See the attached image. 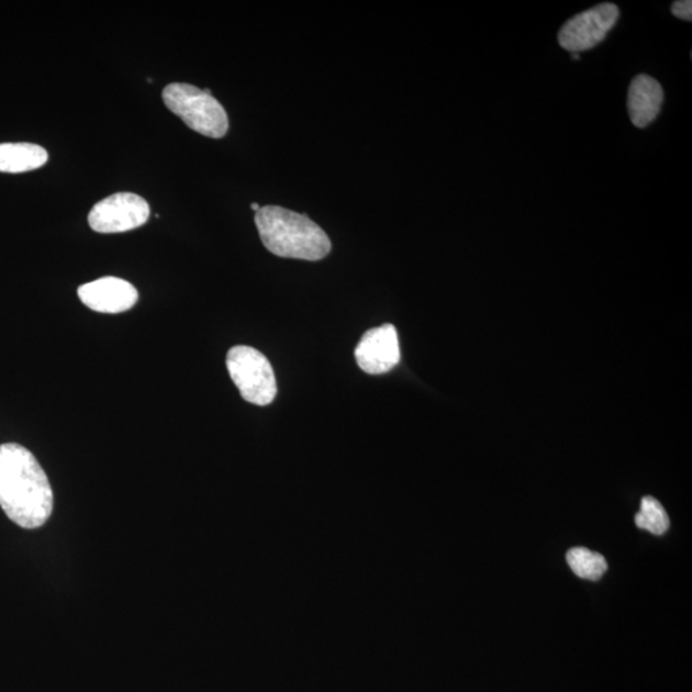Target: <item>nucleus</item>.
<instances>
[{"label":"nucleus","instance_id":"ddd939ff","mask_svg":"<svg viewBox=\"0 0 692 692\" xmlns=\"http://www.w3.org/2000/svg\"><path fill=\"white\" fill-rule=\"evenodd\" d=\"M672 13L674 18L681 19L683 21L692 20V2L691 0H679V2H674L672 4Z\"/></svg>","mask_w":692,"mask_h":692},{"label":"nucleus","instance_id":"4468645a","mask_svg":"<svg viewBox=\"0 0 692 692\" xmlns=\"http://www.w3.org/2000/svg\"><path fill=\"white\" fill-rule=\"evenodd\" d=\"M250 207H252V210H253V211L258 212V211L260 210V207H259V204H258V203H252V204H250Z\"/></svg>","mask_w":692,"mask_h":692},{"label":"nucleus","instance_id":"20e7f679","mask_svg":"<svg viewBox=\"0 0 692 692\" xmlns=\"http://www.w3.org/2000/svg\"><path fill=\"white\" fill-rule=\"evenodd\" d=\"M226 365L231 380L246 402L266 406L277 395L276 377L269 360L250 346L237 345L227 353Z\"/></svg>","mask_w":692,"mask_h":692},{"label":"nucleus","instance_id":"6e6552de","mask_svg":"<svg viewBox=\"0 0 692 692\" xmlns=\"http://www.w3.org/2000/svg\"><path fill=\"white\" fill-rule=\"evenodd\" d=\"M81 302L99 313H122L131 310L138 299L137 290L119 277H103L82 284L77 290Z\"/></svg>","mask_w":692,"mask_h":692},{"label":"nucleus","instance_id":"f03ea898","mask_svg":"<svg viewBox=\"0 0 692 692\" xmlns=\"http://www.w3.org/2000/svg\"><path fill=\"white\" fill-rule=\"evenodd\" d=\"M256 225L261 243L277 257L314 261L331 252L325 231L305 214L267 205L256 212Z\"/></svg>","mask_w":692,"mask_h":692},{"label":"nucleus","instance_id":"1a4fd4ad","mask_svg":"<svg viewBox=\"0 0 692 692\" xmlns=\"http://www.w3.org/2000/svg\"><path fill=\"white\" fill-rule=\"evenodd\" d=\"M663 100V88L654 77L636 76L629 85L627 98L628 114L634 126L648 127L658 118Z\"/></svg>","mask_w":692,"mask_h":692},{"label":"nucleus","instance_id":"f8f14e48","mask_svg":"<svg viewBox=\"0 0 692 692\" xmlns=\"http://www.w3.org/2000/svg\"><path fill=\"white\" fill-rule=\"evenodd\" d=\"M635 523L638 528L658 536L665 535L669 528V517L663 505L651 496L643 498L640 512L635 515Z\"/></svg>","mask_w":692,"mask_h":692},{"label":"nucleus","instance_id":"423d86ee","mask_svg":"<svg viewBox=\"0 0 692 692\" xmlns=\"http://www.w3.org/2000/svg\"><path fill=\"white\" fill-rule=\"evenodd\" d=\"M150 208L133 192H118L100 200L89 213V225L100 234L126 233L149 220Z\"/></svg>","mask_w":692,"mask_h":692},{"label":"nucleus","instance_id":"2eb2a0df","mask_svg":"<svg viewBox=\"0 0 692 692\" xmlns=\"http://www.w3.org/2000/svg\"><path fill=\"white\" fill-rule=\"evenodd\" d=\"M572 59L573 60H580V54L579 53H572Z\"/></svg>","mask_w":692,"mask_h":692},{"label":"nucleus","instance_id":"9b49d317","mask_svg":"<svg viewBox=\"0 0 692 692\" xmlns=\"http://www.w3.org/2000/svg\"><path fill=\"white\" fill-rule=\"evenodd\" d=\"M567 563L576 576L589 581H599L607 569L606 560L602 554L582 548V546L568 550Z\"/></svg>","mask_w":692,"mask_h":692},{"label":"nucleus","instance_id":"7ed1b4c3","mask_svg":"<svg viewBox=\"0 0 692 692\" xmlns=\"http://www.w3.org/2000/svg\"><path fill=\"white\" fill-rule=\"evenodd\" d=\"M161 96L168 110L179 115L191 130L212 138L226 135L227 113L213 96L189 83L168 85Z\"/></svg>","mask_w":692,"mask_h":692},{"label":"nucleus","instance_id":"9d476101","mask_svg":"<svg viewBox=\"0 0 692 692\" xmlns=\"http://www.w3.org/2000/svg\"><path fill=\"white\" fill-rule=\"evenodd\" d=\"M48 161L43 146L30 143L0 144V172L22 174L34 171Z\"/></svg>","mask_w":692,"mask_h":692},{"label":"nucleus","instance_id":"39448f33","mask_svg":"<svg viewBox=\"0 0 692 692\" xmlns=\"http://www.w3.org/2000/svg\"><path fill=\"white\" fill-rule=\"evenodd\" d=\"M618 18V7L613 3L592 7L561 26L558 42L561 48L571 53L590 51L604 41Z\"/></svg>","mask_w":692,"mask_h":692},{"label":"nucleus","instance_id":"0eeeda50","mask_svg":"<svg viewBox=\"0 0 692 692\" xmlns=\"http://www.w3.org/2000/svg\"><path fill=\"white\" fill-rule=\"evenodd\" d=\"M356 360L368 375H382L391 371L400 361L398 333L387 323L367 331L356 348Z\"/></svg>","mask_w":692,"mask_h":692},{"label":"nucleus","instance_id":"f257e3e1","mask_svg":"<svg viewBox=\"0 0 692 692\" xmlns=\"http://www.w3.org/2000/svg\"><path fill=\"white\" fill-rule=\"evenodd\" d=\"M53 490L33 453L19 444L0 445V506L15 525L35 529L49 520Z\"/></svg>","mask_w":692,"mask_h":692}]
</instances>
